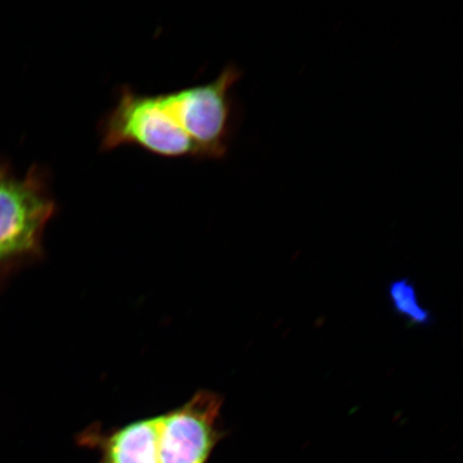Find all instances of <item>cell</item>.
Masks as SVG:
<instances>
[{
	"mask_svg": "<svg viewBox=\"0 0 463 463\" xmlns=\"http://www.w3.org/2000/svg\"><path fill=\"white\" fill-rule=\"evenodd\" d=\"M389 298L392 310L410 326L428 327L434 322L431 311L420 304L418 289L409 278L392 280Z\"/></svg>",
	"mask_w": 463,
	"mask_h": 463,
	"instance_id": "5",
	"label": "cell"
},
{
	"mask_svg": "<svg viewBox=\"0 0 463 463\" xmlns=\"http://www.w3.org/2000/svg\"><path fill=\"white\" fill-rule=\"evenodd\" d=\"M240 68L229 65L211 82L160 94L130 86L118 91L99 125L100 147L136 146L164 158L222 159L235 129L233 89Z\"/></svg>",
	"mask_w": 463,
	"mask_h": 463,
	"instance_id": "1",
	"label": "cell"
},
{
	"mask_svg": "<svg viewBox=\"0 0 463 463\" xmlns=\"http://www.w3.org/2000/svg\"><path fill=\"white\" fill-rule=\"evenodd\" d=\"M56 212L43 169L33 166L16 176L0 164V256L5 262L42 256L44 231Z\"/></svg>",
	"mask_w": 463,
	"mask_h": 463,
	"instance_id": "2",
	"label": "cell"
},
{
	"mask_svg": "<svg viewBox=\"0 0 463 463\" xmlns=\"http://www.w3.org/2000/svg\"><path fill=\"white\" fill-rule=\"evenodd\" d=\"M85 447L100 450V463H159L158 416L103 432L92 426L79 437Z\"/></svg>",
	"mask_w": 463,
	"mask_h": 463,
	"instance_id": "4",
	"label": "cell"
},
{
	"mask_svg": "<svg viewBox=\"0 0 463 463\" xmlns=\"http://www.w3.org/2000/svg\"><path fill=\"white\" fill-rule=\"evenodd\" d=\"M222 405V395L202 390L181 407L158 415L159 463H206L223 437Z\"/></svg>",
	"mask_w": 463,
	"mask_h": 463,
	"instance_id": "3",
	"label": "cell"
},
{
	"mask_svg": "<svg viewBox=\"0 0 463 463\" xmlns=\"http://www.w3.org/2000/svg\"><path fill=\"white\" fill-rule=\"evenodd\" d=\"M4 264H7V262H5V259L2 256H0V266Z\"/></svg>",
	"mask_w": 463,
	"mask_h": 463,
	"instance_id": "6",
	"label": "cell"
}]
</instances>
